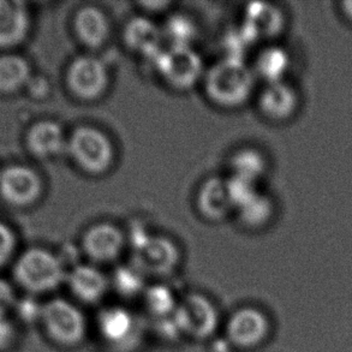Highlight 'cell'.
I'll return each instance as SVG.
<instances>
[{"label":"cell","mask_w":352,"mask_h":352,"mask_svg":"<svg viewBox=\"0 0 352 352\" xmlns=\"http://www.w3.org/2000/svg\"><path fill=\"white\" fill-rule=\"evenodd\" d=\"M67 276V268L60 256L43 248L25 249L12 265L14 286L36 298L53 295L65 286Z\"/></svg>","instance_id":"2"},{"label":"cell","mask_w":352,"mask_h":352,"mask_svg":"<svg viewBox=\"0 0 352 352\" xmlns=\"http://www.w3.org/2000/svg\"><path fill=\"white\" fill-rule=\"evenodd\" d=\"M179 296L171 286L164 281H155L148 284L143 292L140 303L142 305L144 315L153 322L172 319L179 302Z\"/></svg>","instance_id":"21"},{"label":"cell","mask_w":352,"mask_h":352,"mask_svg":"<svg viewBox=\"0 0 352 352\" xmlns=\"http://www.w3.org/2000/svg\"><path fill=\"white\" fill-rule=\"evenodd\" d=\"M300 107V94L286 81L266 85L258 96L262 115L273 122H285L296 115Z\"/></svg>","instance_id":"16"},{"label":"cell","mask_w":352,"mask_h":352,"mask_svg":"<svg viewBox=\"0 0 352 352\" xmlns=\"http://www.w3.org/2000/svg\"><path fill=\"white\" fill-rule=\"evenodd\" d=\"M19 298L14 283L0 278V319L12 316Z\"/></svg>","instance_id":"31"},{"label":"cell","mask_w":352,"mask_h":352,"mask_svg":"<svg viewBox=\"0 0 352 352\" xmlns=\"http://www.w3.org/2000/svg\"><path fill=\"white\" fill-rule=\"evenodd\" d=\"M38 326L48 343L60 350L81 348L91 331L85 308L70 297L58 296L43 300Z\"/></svg>","instance_id":"1"},{"label":"cell","mask_w":352,"mask_h":352,"mask_svg":"<svg viewBox=\"0 0 352 352\" xmlns=\"http://www.w3.org/2000/svg\"><path fill=\"white\" fill-rule=\"evenodd\" d=\"M65 286L69 297L83 308H100L111 292L110 276L91 262L77 263L67 270Z\"/></svg>","instance_id":"10"},{"label":"cell","mask_w":352,"mask_h":352,"mask_svg":"<svg viewBox=\"0 0 352 352\" xmlns=\"http://www.w3.org/2000/svg\"><path fill=\"white\" fill-rule=\"evenodd\" d=\"M32 69L17 53H0V96H14L25 89L32 80Z\"/></svg>","instance_id":"22"},{"label":"cell","mask_w":352,"mask_h":352,"mask_svg":"<svg viewBox=\"0 0 352 352\" xmlns=\"http://www.w3.org/2000/svg\"><path fill=\"white\" fill-rule=\"evenodd\" d=\"M133 255L131 263L144 276L162 281L172 276L181 263V252L176 243L164 236L138 232L133 234Z\"/></svg>","instance_id":"7"},{"label":"cell","mask_w":352,"mask_h":352,"mask_svg":"<svg viewBox=\"0 0 352 352\" xmlns=\"http://www.w3.org/2000/svg\"><path fill=\"white\" fill-rule=\"evenodd\" d=\"M205 91L212 102L225 109L245 104L252 96L256 75L239 58H223L205 72Z\"/></svg>","instance_id":"3"},{"label":"cell","mask_w":352,"mask_h":352,"mask_svg":"<svg viewBox=\"0 0 352 352\" xmlns=\"http://www.w3.org/2000/svg\"><path fill=\"white\" fill-rule=\"evenodd\" d=\"M30 12L27 5L16 0H0V53L21 46L30 32Z\"/></svg>","instance_id":"15"},{"label":"cell","mask_w":352,"mask_h":352,"mask_svg":"<svg viewBox=\"0 0 352 352\" xmlns=\"http://www.w3.org/2000/svg\"><path fill=\"white\" fill-rule=\"evenodd\" d=\"M162 35L171 46H191V41L195 38L196 28L190 19L183 14H175L167 19L162 28Z\"/></svg>","instance_id":"27"},{"label":"cell","mask_w":352,"mask_h":352,"mask_svg":"<svg viewBox=\"0 0 352 352\" xmlns=\"http://www.w3.org/2000/svg\"><path fill=\"white\" fill-rule=\"evenodd\" d=\"M162 29L157 27L152 19L135 17L130 19L124 29V41L131 51L153 62L165 50Z\"/></svg>","instance_id":"17"},{"label":"cell","mask_w":352,"mask_h":352,"mask_svg":"<svg viewBox=\"0 0 352 352\" xmlns=\"http://www.w3.org/2000/svg\"><path fill=\"white\" fill-rule=\"evenodd\" d=\"M67 152L77 166L88 175H102L115 162V147L100 129L83 125L67 138Z\"/></svg>","instance_id":"8"},{"label":"cell","mask_w":352,"mask_h":352,"mask_svg":"<svg viewBox=\"0 0 352 352\" xmlns=\"http://www.w3.org/2000/svg\"><path fill=\"white\" fill-rule=\"evenodd\" d=\"M91 327L105 352H135L146 336L142 318L124 303L100 307Z\"/></svg>","instance_id":"4"},{"label":"cell","mask_w":352,"mask_h":352,"mask_svg":"<svg viewBox=\"0 0 352 352\" xmlns=\"http://www.w3.org/2000/svg\"><path fill=\"white\" fill-rule=\"evenodd\" d=\"M19 324L11 318L0 319V352H8L19 342Z\"/></svg>","instance_id":"32"},{"label":"cell","mask_w":352,"mask_h":352,"mask_svg":"<svg viewBox=\"0 0 352 352\" xmlns=\"http://www.w3.org/2000/svg\"><path fill=\"white\" fill-rule=\"evenodd\" d=\"M17 249V237L9 225L0 220V270L14 260Z\"/></svg>","instance_id":"30"},{"label":"cell","mask_w":352,"mask_h":352,"mask_svg":"<svg viewBox=\"0 0 352 352\" xmlns=\"http://www.w3.org/2000/svg\"><path fill=\"white\" fill-rule=\"evenodd\" d=\"M272 331L273 324L266 310L257 305H243L224 318L221 333L234 351L252 352L271 339Z\"/></svg>","instance_id":"6"},{"label":"cell","mask_w":352,"mask_h":352,"mask_svg":"<svg viewBox=\"0 0 352 352\" xmlns=\"http://www.w3.org/2000/svg\"><path fill=\"white\" fill-rule=\"evenodd\" d=\"M230 165L232 175L244 177L256 183L266 173L267 170L266 159L262 153L252 148H244L234 153Z\"/></svg>","instance_id":"25"},{"label":"cell","mask_w":352,"mask_h":352,"mask_svg":"<svg viewBox=\"0 0 352 352\" xmlns=\"http://www.w3.org/2000/svg\"><path fill=\"white\" fill-rule=\"evenodd\" d=\"M43 182L33 167L11 164L0 170V197L16 208H27L43 196Z\"/></svg>","instance_id":"11"},{"label":"cell","mask_w":352,"mask_h":352,"mask_svg":"<svg viewBox=\"0 0 352 352\" xmlns=\"http://www.w3.org/2000/svg\"><path fill=\"white\" fill-rule=\"evenodd\" d=\"M24 143L32 157L38 160H50L67 152V138L60 124L43 119L29 126Z\"/></svg>","instance_id":"14"},{"label":"cell","mask_w":352,"mask_h":352,"mask_svg":"<svg viewBox=\"0 0 352 352\" xmlns=\"http://www.w3.org/2000/svg\"><path fill=\"white\" fill-rule=\"evenodd\" d=\"M41 305L43 300H38L33 296L25 295V298H19L12 314L16 315L19 322L38 324Z\"/></svg>","instance_id":"29"},{"label":"cell","mask_w":352,"mask_h":352,"mask_svg":"<svg viewBox=\"0 0 352 352\" xmlns=\"http://www.w3.org/2000/svg\"><path fill=\"white\" fill-rule=\"evenodd\" d=\"M67 89L80 100L93 101L105 94L109 87V72L105 63L94 56H81L67 67Z\"/></svg>","instance_id":"12"},{"label":"cell","mask_w":352,"mask_h":352,"mask_svg":"<svg viewBox=\"0 0 352 352\" xmlns=\"http://www.w3.org/2000/svg\"><path fill=\"white\" fill-rule=\"evenodd\" d=\"M291 59L289 53L284 48L272 47L263 50L257 57L254 72L260 77L266 85L276 82L285 81L284 77L289 72Z\"/></svg>","instance_id":"24"},{"label":"cell","mask_w":352,"mask_h":352,"mask_svg":"<svg viewBox=\"0 0 352 352\" xmlns=\"http://www.w3.org/2000/svg\"><path fill=\"white\" fill-rule=\"evenodd\" d=\"M111 292L118 296L120 303L141 300L147 289L148 278L131 262L119 265L110 276Z\"/></svg>","instance_id":"23"},{"label":"cell","mask_w":352,"mask_h":352,"mask_svg":"<svg viewBox=\"0 0 352 352\" xmlns=\"http://www.w3.org/2000/svg\"><path fill=\"white\" fill-rule=\"evenodd\" d=\"M196 204L201 214L212 221L225 219L234 208L230 197L228 182L219 177H212L202 183Z\"/></svg>","instance_id":"19"},{"label":"cell","mask_w":352,"mask_h":352,"mask_svg":"<svg viewBox=\"0 0 352 352\" xmlns=\"http://www.w3.org/2000/svg\"><path fill=\"white\" fill-rule=\"evenodd\" d=\"M81 247L91 263L106 265L120 257L125 247V236L115 225L99 223L85 232Z\"/></svg>","instance_id":"13"},{"label":"cell","mask_w":352,"mask_h":352,"mask_svg":"<svg viewBox=\"0 0 352 352\" xmlns=\"http://www.w3.org/2000/svg\"><path fill=\"white\" fill-rule=\"evenodd\" d=\"M160 76L176 91H188L205 76L200 54L191 46H170L154 60Z\"/></svg>","instance_id":"9"},{"label":"cell","mask_w":352,"mask_h":352,"mask_svg":"<svg viewBox=\"0 0 352 352\" xmlns=\"http://www.w3.org/2000/svg\"><path fill=\"white\" fill-rule=\"evenodd\" d=\"M226 182L230 197L236 210L241 208L260 192L257 190L256 182L250 181L244 177L232 175Z\"/></svg>","instance_id":"28"},{"label":"cell","mask_w":352,"mask_h":352,"mask_svg":"<svg viewBox=\"0 0 352 352\" xmlns=\"http://www.w3.org/2000/svg\"><path fill=\"white\" fill-rule=\"evenodd\" d=\"M172 321L182 339L204 343L221 332L224 318L210 296L190 291L181 296Z\"/></svg>","instance_id":"5"},{"label":"cell","mask_w":352,"mask_h":352,"mask_svg":"<svg viewBox=\"0 0 352 352\" xmlns=\"http://www.w3.org/2000/svg\"><path fill=\"white\" fill-rule=\"evenodd\" d=\"M285 17L279 8L266 3L248 5L242 29L255 43L257 40L276 38L283 32Z\"/></svg>","instance_id":"18"},{"label":"cell","mask_w":352,"mask_h":352,"mask_svg":"<svg viewBox=\"0 0 352 352\" xmlns=\"http://www.w3.org/2000/svg\"><path fill=\"white\" fill-rule=\"evenodd\" d=\"M342 12L345 16V19L352 22V1H344L342 4Z\"/></svg>","instance_id":"33"},{"label":"cell","mask_w":352,"mask_h":352,"mask_svg":"<svg viewBox=\"0 0 352 352\" xmlns=\"http://www.w3.org/2000/svg\"><path fill=\"white\" fill-rule=\"evenodd\" d=\"M74 29L78 40L89 48L101 47L110 36L109 19L96 6H85L77 11Z\"/></svg>","instance_id":"20"},{"label":"cell","mask_w":352,"mask_h":352,"mask_svg":"<svg viewBox=\"0 0 352 352\" xmlns=\"http://www.w3.org/2000/svg\"><path fill=\"white\" fill-rule=\"evenodd\" d=\"M238 213L243 224L252 229L263 228L274 214V202L270 196L258 192L245 205L238 208Z\"/></svg>","instance_id":"26"}]
</instances>
